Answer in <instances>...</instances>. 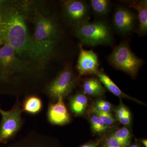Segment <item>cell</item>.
Returning <instances> with one entry per match:
<instances>
[{"label":"cell","instance_id":"cell-1","mask_svg":"<svg viewBox=\"0 0 147 147\" xmlns=\"http://www.w3.org/2000/svg\"><path fill=\"white\" fill-rule=\"evenodd\" d=\"M28 10L25 5L13 2L2 1L0 18L5 42L14 48L18 57L42 63L29 34L26 18Z\"/></svg>","mask_w":147,"mask_h":147},{"label":"cell","instance_id":"cell-2","mask_svg":"<svg viewBox=\"0 0 147 147\" xmlns=\"http://www.w3.org/2000/svg\"><path fill=\"white\" fill-rule=\"evenodd\" d=\"M32 21L34 31L31 36L33 45L43 62L49 59L53 53L60 36L56 21L35 9Z\"/></svg>","mask_w":147,"mask_h":147},{"label":"cell","instance_id":"cell-3","mask_svg":"<svg viewBox=\"0 0 147 147\" xmlns=\"http://www.w3.org/2000/svg\"><path fill=\"white\" fill-rule=\"evenodd\" d=\"M38 75L26 60L21 59L7 42L0 45V84L18 85L25 79Z\"/></svg>","mask_w":147,"mask_h":147},{"label":"cell","instance_id":"cell-4","mask_svg":"<svg viewBox=\"0 0 147 147\" xmlns=\"http://www.w3.org/2000/svg\"><path fill=\"white\" fill-rule=\"evenodd\" d=\"M74 32L81 43L89 46L111 45L113 43L111 29L103 21L86 22L74 27Z\"/></svg>","mask_w":147,"mask_h":147},{"label":"cell","instance_id":"cell-5","mask_svg":"<svg viewBox=\"0 0 147 147\" xmlns=\"http://www.w3.org/2000/svg\"><path fill=\"white\" fill-rule=\"evenodd\" d=\"M109 63L117 69L134 77L143 64V61L131 51L128 43L121 42L108 57Z\"/></svg>","mask_w":147,"mask_h":147},{"label":"cell","instance_id":"cell-6","mask_svg":"<svg viewBox=\"0 0 147 147\" xmlns=\"http://www.w3.org/2000/svg\"><path fill=\"white\" fill-rule=\"evenodd\" d=\"M22 113L21 103L18 99L11 110H0L1 115L0 122V144H6L20 131L24 123Z\"/></svg>","mask_w":147,"mask_h":147},{"label":"cell","instance_id":"cell-7","mask_svg":"<svg viewBox=\"0 0 147 147\" xmlns=\"http://www.w3.org/2000/svg\"><path fill=\"white\" fill-rule=\"evenodd\" d=\"M77 80L71 67L67 66L47 84L43 92L54 102L59 97L63 98L70 94L76 86Z\"/></svg>","mask_w":147,"mask_h":147},{"label":"cell","instance_id":"cell-8","mask_svg":"<svg viewBox=\"0 0 147 147\" xmlns=\"http://www.w3.org/2000/svg\"><path fill=\"white\" fill-rule=\"evenodd\" d=\"M64 14L74 27L89 22L90 14L88 5L80 0H67L63 2Z\"/></svg>","mask_w":147,"mask_h":147},{"label":"cell","instance_id":"cell-9","mask_svg":"<svg viewBox=\"0 0 147 147\" xmlns=\"http://www.w3.org/2000/svg\"><path fill=\"white\" fill-rule=\"evenodd\" d=\"M80 52L76 68L79 76L96 74L99 71V63L96 54L92 50H86L79 44Z\"/></svg>","mask_w":147,"mask_h":147},{"label":"cell","instance_id":"cell-10","mask_svg":"<svg viewBox=\"0 0 147 147\" xmlns=\"http://www.w3.org/2000/svg\"><path fill=\"white\" fill-rule=\"evenodd\" d=\"M47 117L50 123L55 125H65L70 122L71 117L64 102L63 98L59 97L56 101L50 103Z\"/></svg>","mask_w":147,"mask_h":147},{"label":"cell","instance_id":"cell-11","mask_svg":"<svg viewBox=\"0 0 147 147\" xmlns=\"http://www.w3.org/2000/svg\"><path fill=\"white\" fill-rule=\"evenodd\" d=\"M136 16L129 9L119 7L114 13L113 23L117 31L127 34L133 30L136 24Z\"/></svg>","mask_w":147,"mask_h":147},{"label":"cell","instance_id":"cell-12","mask_svg":"<svg viewBox=\"0 0 147 147\" xmlns=\"http://www.w3.org/2000/svg\"><path fill=\"white\" fill-rule=\"evenodd\" d=\"M129 6L137 11L139 22L138 34L140 35H145L147 32V1H133L130 3Z\"/></svg>","mask_w":147,"mask_h":147},{"label":"cell","instance_id":"cell-13","mask_svg":"<svg viewBox=\"0 0 147 147\" xmlns=\"http://www.w3.org/2000/svg\"><path fill=\"white\" fill-rule=\"evenodd\" d=\"M99 80H100L101 83H102L104 87L112 93L113 94L115 95L116 96L122 98H127V99H130L138 102L139 103L143 104V103L139 100L136 99V98L131 97L129 96L123 92L119 88V87L112 80L109 76H108L107 74L103 72L102 70H99L98 72L96 74Z\"/></svg>","mask_w":147,"mask_h":147},{"label":"cell","instance_id":"cell-14","mask_svg":"<svg viewBox=\"0 0 147 147\" xmlns=\"http://www.w3.org/2000/svg\"><path fill=\"white\" fill-rule=\"evenodd\" d=\"M23 112L34 115L39 114L43 108V102L41 98L36 94L27 95L21 103Z\"/></svg>","mask_w":147,"mask_h":147},{"label":"cell","instance_id":"cell-15","mask_svg":"<svg viewBox=\"0 0 147 147\" xmlns=\"http://www.w3.org/2000/svg\"><path fill=\"white\" fill-rule=\"evenodd\" d=\"M88 103V98L86 95L78 93L69 98V107L72 114L76 116L84 114Z\"/></svg>","mask_w":147,"mask_h":147},{"label":"cell","instance_id":"cell-16","mask_svg":"<svg viewBox=\"0 0 147 147\" xmlns=\"http://www.w3.org/2000/svg\"><path fill=\"white\" fill-rule=\"evenodd\" d=\"M85 94L93 96H100L105 93V89L99 79L91 78L87 79L83 86Z\"/></svg>","mask_w":147,"mask_h":147},{"label":"cell","instance_id":"cell-17","mask_svg":"<svg viewBox=\"0 0 147 147\" xmlns=\"http://www.w3.org/2000/svg\"><path fill=\"white\" fill-rule=\"evenodd\" d=\"M90 3L93 11L98 16L106 15L110 10V2L108 0H91Z\"/></svg>","mask_w":147,"mask_h":147},{"label":"cell","instance_id":"cell-18","mask_svg":"<svg viewBox=\"0 0 147 147\" xmlns=\"http://www.w3.org/2000/svg\"><path fill=\"white\" fill-rule=\"evenodd\" d=\"M114 137L119 142L123 147H127L131 142V135L126 127H121L113 132Z\"/></svg>","mask_w":147,"mask_h":147},{"label":"cell","instance_id":"cell-19","mask_svg":"<svg viewBox=\"0 0 147 147\" xmlns=\"http://www.w3.org/2000/svg\"><path fill=\"white\" fill-rule=\"evenodd\" d=\"M90 121L92 131L95 134H102L111 127V126H108L105 124L100 118L95 115L91 117Z\"/></svg>","mask_w":147,"mask_h":147},{"label":"cell","instance_id":"cell-20","mask_svg":"<svg viewBox=\"0 0 147 147\" xmlns=\"http://www.w3.org/2000/svg\"><path fill=\"white\" fill-rule=\"evenodd\" d=\"M94 115L100 118L104 123L108 126H111L115 123V119L110 113L101 112L94 109L92 110Z\"/></svg>","mask_w":147,"mask_h":147},{"label":"cell","instance_id":"cell-21","mask_svg":"<svg viewBox=\"0 0 147 147\" xmlns=\"http://www.w3.org/2000/svg\"><path fill=\"white\" fill-rule=\"evenodd\" d=\"M94 109L101 112L110 113L112 109V105L110 102L108 101L99 100L96 102Z\"/></svg>","mask_w":147,"mask_h":147},{"label":"cell","instance_id":"cell-22","mask_svg":"<svg viewBox=\"0 0 147 147\" xmlns=\"http://www.w3.org/2000/svg\"><path fill=\"white\" fill-rule=\"evenodd\" d=\"M104 147H123L119 142L114 137L113 133L105 138L103 143Z\"/></svg>","mask_w":147,"mask_h":147},{"label":"cell","instance_id":"cell-23","mask_svg":"<svg viewBox=\"0 0 147 147\" xmlns=\"http://www.w3.org/2000/svg\"><path fill=\"white\" fill-rule=\"evenodd\" d=\"M126 107L123 105L122 102H120V104L115 110L116 117L118 119L122 117L126 113L127 110Z\"/></svg>","mask_w":147,"mask_h":147},{"label":"cell","instance_id":"cell-24","mask_svg":"<svg viewBox=\"0 0 147 147\" xmlns=\"http://www.w3.org/2000/svg\"><path fill=\"white\" fill-rule=\"evenodd\" d=\"M131 114L129 110H127L126 113L124 115L123 117L119 119V121L124 125H128L131 122Z\"/></svg>","mask_w":147,"mask_h":147},{"label":"cell","instance_id":"cell-25","mask_svg":"<svg viewBox=\"0 0 147 147\" xmlns=\"http://www.w3.org/2000/svg\"><path fill=\"white\" fill-rule=\"evenodd\" d=\"M100 142V140H98V141H95V142H91V143L83 145L80 147H96L99 144Z\"/></svg>","mask_w":147,"mask_h":147},{"label":"cell","instance_id":"cell-26","mask_svg":"<svg viewBox=\"0 0 147 147\" xmlns=\"http://www.w3.org/2000/svg\"><path fill=\"white\" fill-rule=\"evenodd\" d=\"M4 42L3 37L2 26L1 23L0 19V45H2Z\"/></svg>","mask_w":147,"mask_h":147},{"label":"cell","instance_id":"cell-27","mask_svg":"<svg viewBox=\"0 0 147 147\" xmlns=\"http://www.w3.org/2000/svg\"><path fill=\"white\" fill-rule=\"evenodd\" d=\"M23 147H53L52 146L48 145H30L24 146Z\"/></svg>","mask_w":147,"mask_h":147},{"label":"cell","instance_id":"cell-28","mask_svg":"<svg viewBox=\"0 0 147 147\" xmlns=\"http://www.w3.org/2000/svg\"><path fill=\"white\" fill-rule=\"evenodd\" d=\"M141 142L145 147H147V139H143L141 141Z\"/></svg>","mask_w":147,"mask_h":147},{"label":"cell","instance_id":"cell-29","mask_svg":"<svg viewBox=\"0 0 147 147\" xmlns=\"http://www.w3.org/2000/svg\"><path fill=\"white\" fill-rule=\"evenodd\" d=\"M129 147H140L139 146V145L137 144H133L131 145V146H130Z\"/></svg>","mask_w":147,"mask_h":147},{"label":"cell","instance_id":"cell-30","mask_svg":"<svg viewBox=\"0 0 147 147\" xmlns=\"http://www.w3.org/2000/svg\"><path fill=\"white\" fill-rule=\"evenodd\" d=\"M1 110V106H0V110Z\"/></svg>","mask_w":147,"mask_h":147}]
</instances>
